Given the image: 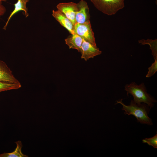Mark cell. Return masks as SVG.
<instances>
[{
	"label": "cell",
	"mask_w": 157,
	"mask_h": 157,
	"mask_svg": "<svg viewBox=\"0 0 157 157\" xmlns=\"http://www.w3.org/2000/svg\"></svg>",
	"instance_id": "cell-20"
},
{
	"label": "cell",
	"mask_w": 157,
	"mask_h": 157,
	"mask_svg": "<svg viewBox=\"0 0 157 157\" xmlns=\"http://www.w3.org/2000/svg\"><path fill=\"white\" fill-rule=\"evenodd\" d=\"M139 43L142 45L148 44L150 46V48L152 51V54L154 59H157V39L154 40L147 39V40L143 39L139 40Z\"/></svg>",
	"instance_id": "cell-13"
},
{
	"label": "cell",
	"mask_w": 157,
	"mask_h": 157,
	"mask_svg": "<svg viewBox=\"0 0 157 157\" xmlns=\"http://www.w3.org/2000/svg\"><path fill=\"white\" fill-rule=\"evenodd\" d=\"M1 92L0 91V92Z\"/></svg>",
	"instance_id": "cell-19"
},
{
	"label": "cell",
	"mask_w": 157,
	"mask_h": 157,
	"mask_svg": "<svg viewBox=\"0 0 157 157\" xmlns=\"http://www.w3.org/2000/svg\"><path fill=\"white\" fill-rule=\"evenodd\" d=\"M148 71L146 75L147 78L153 76L157 71V59L154 60V62L148 68Z\"/></svg>",
	"instance_id": "cell-16"
},
{
	"label": "cell",
	"mask_w": 157,
	"mask_h": 157,
	"mask_svg": "<svg viewBox=\"0 0 157 157\" xmlns=\"http://www.w3.org/2000/svg\"><path fill=\"white\" fill-rule=\"evenodd\" d=\"M21 87V84L8 83L0 81V91L17 90Z\"/></svg>",
	"instance_id": "cell-14"
},
{
	"label": "cell",
	"mask_w": 157,
	"mask_h": 157,
	"mask_svg": "<svg viewBox=\"0 0 157 157\" xmlns=\"http://www.w3.org/2000/svg\"><path fill=\"white\" fill-rule=\"evenodd\" d=\"M72 35L71 37L65 39V43L70 49H76L80 52L83 39L76 34Z\"/></svg>",
	"instance_id": "cell-11"
},
{
	"label": "cell",
	"mask_w": 157,
	"mask_h": 157,
	"mask_svg": "<svg viewBox=\"0 0 157 157\" xmlns=\"http://www.w3.org/2000/svg\"><path fill=\"white\" fill-rule=\"evenodd\" d=\"M0 81L8 83L21 84L14 76L12 71L3 61L0 60Z\"/></svg>",
	"instance_id": "cell-7"
},
{
	"label": "cell",
	"mask_w": 157,
	"mask_h": 157,
	"mask_svg": "<svg viewBox=\"0 0 157 157\" xmlns=\"http://www.w3.org/2000/svg\"><path fill=\"white\" fill-rule=\"evenodd\" d=\"M128 96L130 94L133 98V100L137 104L144 103L147 104L150 109L153 107L156 100L148 93L144 83L138 85L135 82L126 84L124 86Z\"/></svg>",
	"instance_id": "cell-2"
},
{
	"label": "cell",
	"mask_w": 157,
	"mask_h": 157,
	"mask_svg": "<svg viewBox=\"0 0 157 157\" xmlns=\"http://www.w3.org/2000/svg\"><path fill=\"white\" fill-rule=\"evenodd\" d=\"M56 7L57 10L63 13L74 26L76 13L79 8L78 3L73 2L60 3L57 5Z\"/></svg>",
	"instance_id": "cell-5"
},
{
	"label": "cell",
	"mask_w": 157,
	"mask_h": 157,
	"mask_svg": "<svg viewBox=\"0 0 157 157\" xmlns=\"http://www.w3.org/2000/svg\"><path fill=\"white\" fill-rule=\"evenodd\" d=\"M143 143H147L152 146L154 148H157V134L150 138H146L142 140Z\"/></svg>",
	"instance_id": "cell-15"
},
{
	"label": "cell",
	"mask_w": 157,
	"mask_h": 157,
	"mask_svg": "<svg viewBox=\"0 0 157 157\" xmlns=\"http://www.w3.org/2000/svg\"><path fill=\"white\" fill-rule=\"evenodd\" d=\"M98 10L108 15L115 14L124 7V0H90Z\"/></svg>",
	"instance_id": "cell-3"
},
{
	"label": "cell",
	"mask_w": 157,
	"mask_h": 157,
	"mask_svg": "<svg viewBox=\"0 0 157 157\" xmlns=\"http://www.w3.org/2000/svg\"><path fill=\"white\" fill-rule=\"evenodd\" d=\"M30 0H17V2L14 4V8L11 13L7 19V21L3 28V29L6 30L12 17L15 14L20 11H23L26 17H28L29 14L28 12V8L26 7V4Z\"/></svg>",
	"instance_id": "cell-9"
},
{
	"label": "cell",
	"mask_w": 157,
	"mask_h": 157,
	"mask_svg": "<svg viewBox=\"0 0 157 157\" xmlns=\"http://www.w3.org/2000/svg\"><path fill=\"white\" fill-rule=\"evenodd\" d=\"M52 15L60 25L66 28L70 33L72 35L75 34L74 26L63 13L58 10H53Z\"/></svg>",
	"instance_id": "cell-8"
},
{
	"label": "cell",
	"mask_w": 157,
	"mask_h": 157,
	"mask_svg": "<svg viewBox=\"0 0 157 157\" xmlns=\"http://www.w3.org/2000/svg\"><path fill=\"white\" fill-rule=\"evenodd\" d=\"M78 3L79 8L76 13L75 24H82L88 20V13L89 8L87 3L84 0H81Z\"/></svg>",
	"instance_id": "cell-10"
},
{
	"label": "cell",
	"mask_w": 157,
	"mask_h": 157,
	"mask_svg": "<svg viewBox=\"0 0 157 157\" xmlns=\"http://www.w3.org/2000/svg\"><path fill=\"white\" fill-rule=\"evenodd\" d=\"M16 147L15 150L10 153H4L0 154V157H27V155L23 154L22 151V147L21 142L19 140L15 142Z\"/></svg>",
	"instance_id": "cell-12"
},
{
	"label": "cell",
	"mask_w": 157,
	"mask_h": 157,
	"mask_svg": "<svg viewBox=\"0 0 157 157\" xmlns=\"http://www.w3.org/2000/svg\"><path fill=\"white\" fill-rule=\"evenodd\" d=\"M6 11V8L2 5V1L0 0V17L4 14Z\"/></svg>",
	"instance_id": "cell-17"
},
{
	"label": "cell",
	"mask_w": 157,
	"mask_h": 157,
	"mask_svg": "<svg viewBox=\"0 0 157 157\" xmlns=\"http://www.w3.org/2000/svg\"><path fill=\"white\" fill-rule=\"evenodd\" d=\"M75 34H76L85 41L97 46L94 34L89 20L82 24L76 23L74 26Z\"/></svg>",
	"instance_id": "cell-4"
},
{
	"label": "cell",
	"mask_w": 157,
	"mask_h": 157,
	"mask_svg": "<svg viewBox=\"0 0 157 157\" xmlns=\"http://www.w3.org/2000/svg\"><path fill=\"white\" fill-rule=\"evenodd\" d=\"M80 52L81 54V58L86 61L102 53V51L97 46L93 45L83 39Z\"/></svg>",
	"instance_id": "cell-6"
},
{
	"label": "cell",
	"mask_w": 157,
	"mask_h": 157,
	"mask_svg": "<svg viewBox=\"0 0 157 157\" xmlns=\"http://www.w3.org/2000/svg\"><path fill=\"white\" fill-rule=\"evenodd\" d=\"M122 100H117L115 104H119L122 106V109L124 111L125 115H133L136 118L137 122L141 124L153 125L152 119L148 115L150 108L147 104L143 103L137 104L131 100L129 105H127Z\"/></svg>",
	"instance_id": "cell-1"
},
{
	"label": "cell",
	"mask_w": 157,
	"mask_h": 157,
	"mask_svg": "<svg viewBox=\"0 0 157 157\" xmlns=\"http://www.w3.org/2000/svg\"><path fill=\"white\" fill-rule=\"evenodd\" d=\"M1 1H6L7 0H0Z\"/></svg>",
	"instance_id": "cell-18"
}]
</instances>
